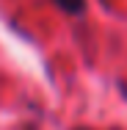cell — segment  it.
I'll return each mask as SVG.
<instances>
[{
  "label": "cell",
  "instance_id": "1",
  "mask_svg": "<svg viewBox=\"0 0 127 130\" xmlns=\"http://www.w3.org/2000/svg\"><path fill=\"white\" fill-rule=\"evenodd\" d=\"M55 3H58L64 11H69V14H80V11H83V6H86L83 0H55Z\"/></svg>",
  "mask_w": 127,
  "mask_h": 130
}]
</instances>
